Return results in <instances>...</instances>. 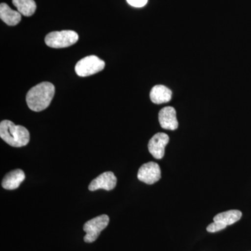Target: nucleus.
I'll list each match as a JSON object with an SVG mask.
<instances>
[{
  "label": "nucleus",
  "instance_id": "obj_1",
  "mask_svg": "<svg viewBox=\"0 0 251 251\" xmlns=\"http://www.w3.org/2000/svg\"><path fill=\"white\" fill-rule=\"evenodd\" d=\"M54 92V86L49 82H41L34 86L26 96L28 107L34 112L45 110L52 101Z\"/></svg>",
  "mask_w": 251,
  "mask_h": 251
},
{
  "label": "nucleus",
  "instance_id": "obj_2",
  "mask_svg": "<svg viewBox=\"0 0 251 251\" xmlns=\"http://www.w3.org/2000/svg\"><path fill=\"white\" fill-rule=\"evenodd\" d=\"M0 137L1 139L14 148L25 146L29 142V133L25 127L16 125L9 120L0 123Z\"/></svg>",
  "mask_w": 251,
  "mask_h": 251
},
{
  "label": "nucleus",
  "instance_id": "obj_3",
  "mask_svg": "<svg viewBox=\"0 0 251 251\" xmlns=\"http://www.w3.org/2000/svg\"><path fill=\"white\" fill-rule=\"evenodd\" d=\"M78 40V34L72 30L52 31L46 36V45L53 49H63L74 45Z\"/></svg>",
  "mask_w": 251,
  "mask_h": 251
},
{
  "label": "nucleus",
  "instance_id": "obj_4",
  "mask_svg": "<svg viewBox=\"0 0 251 251\" xmlns=\"http://www.w3.org/2000/svg\"><path fill=\"white\" fill-rule=\"evenodd\" d=\"M105 68V62L95 55L87 56L80 59L75 67L77 75L87 77L100 72Z\"/></svg>",
  "mask_w": 251,
  "mask_h": 251
},
{
  "label": "nucleus",
  "instance_id": "obj_5",
  "mask_svg": "<svg viewBox=\"0 0 251 251\" xmlns=\"http://www.w3.org/2000/svg\"><path fill=\"white\" fill-rule=\"evenodd\" d=\"M109 222L110 219L105 214L97 216L86 222L83 226V230L86 232L84 241L86 243L95 242L101 231L108 226Z\"/></svg>",
  "mask_w": 251,
  "mask_h": 251
},
{
  "label": "nucleus",
  "instance_id": "obj_6",
  "mask_svg": "<svg viewBox=\"0 0 251 251\" xmlns=\"http://www.w3.org/2000/svg\"><path fill=\"white\" fill-rule=\"evenodd\" d=\"M161 177V168L155 162L145 163L138 171V179L147 184H153Z\"/></svg>",
  "mask_w": 251,
  "mask_h": 251
},
{
  "label": "nucleus",
  "instance_id": "obj_7",
  "mask_svg": "<svg viewBox=\"0 0 251 251\" xmlns=\"http://www.w3.org/2000/svg\"><path fill=\"white\" fill-rule=\"evenodd\" d=\"M169 140V136L166 133H156L149 142V151L156 159H161L164 156L165 148Z\"/></svg>",
  "mask_w": 251,
  "mask_h": 251
},
{
  "label": "nucleus",
  "instance_id": "obj_8",
  "mask_svg": "<svg viewBox=\"0 0 251 251\" xmlns=\"http://www.w3.org/2000/svg\"><path fill=\"white\" fill-rule=\"evenodd\" d=\"M117 177L112 172H105L94 179L89 185L90 191H95L99 189L111 191L116 186Z\"/></svg>",
  "mask_w": 251,
  "mask_h": 251
},
{
  "label": "nucleus",
  "instance_id": "obj_9",
  "mask_svg": "<svg viewBox=\"0 0 251 251\" xmlns=\"http://www.w3.org/2000/svg\"><path fill=\"white\" fill-rule=\"evenodd\" d=\"M158 120L162 128L164 129L176 130L178 128L176 110L173 107H165L158 113Z\"/></svg>",
  "mask_w": 251,
  "mask_h": 251
},
{
  "label": "nucleus",
  "instance_id": "obj_10",
  "mask_svg": "<svg viewBox=\"0 0 251 251\" xmlns=\"http://www.w3.org/2000/svg\"><path fill=\"white\" fill-rule=\"evenodd\" d=\"M25 179V174L21 169H16L7 173L2 180L1 186L6 190H14L19 187Z\"/></svg>",
  "mask_w": 251,
  "mask_h": 251
},
{
  "label": "nucleus",
  "instance_id": "obj_11",
  "mask_svg": "<svg viewBox=\"0 0 251 251\" xmlns=\"http://www.w3.org/2000/svg\"><path fill=\"white\" fill-rule=\"evenodd\" d=\"M0 18L8 25L15 26L21 22V14L18 11L11 9L9 5L1 3L0 4Z\"/></svg>",
  "mask_w": 251,
  "mask_h": 251
},
{
  "label": "nucleus",
  "instance_id": "obj_12",
  "mask_svg": "<svg viewBox=\"0 0 251 251\" xmlns=\"http://www.w3.org/2000/svg\"><path fill=\"white\" fill-rule=\"evenodd\" d=\"M172 99V92L164 85H156L150 92V99L155 104L168 103Z\"/></svg>",
  "mask_w": 251,
  "mask_h": 251
},
{
  "label": "nucleus",
  "instance_id": "obj_13",
  "mask_svg": "<svg viewBox=\"0 0 251 251\" xmlns=\"http://www.w3.org/2000/svg\"><path fill=\"white\" fill-rule=\"evenodd\" d=\"M242 214L239 210H229L220 213L214 218V221L221 222L226 226L235 224L242 218Z\"/></svg>",
  "mask_w": 251,
  "mask_h": 251
},
{
  "label": "nucleus",
  "instance_id": "obj_14",
  "mask_svg": "<svg viewBox=\"0 0 251 251\" xmlns=\"http://www.w3.org/2000/svg\"><path fill=\"white\" fill-rule=\"evenodd\" d=\"M17 11L25 16H31L35 13L36 4L34 0H13Z\"/></svg>",
  "mask_w": 251,
  "mask_h": 251
},
{
  "label": "nucleus",
  "instance_id": "obj_15",
  "mask_svg": "<svg viewBox=\"0 0 251 251\" xmlns=\"http://www.w3.org/2000/svg\"><path fill=\"white\" fill-rule=\"evenodd\" d=\"M226 227H227V226L222 224V223L214 221V223L209 224V226H207L206 230H207V232L213 233V232H219V231L222 230V229L226 228Z\"/></svg>",
  "mask_w": 251,
  "mask_h": 251
},
{
  "label": "nucleus",
  "instance_id": "obj_16",
  "mask_svg": "<svg viewBox=\"0 0 251 251\" xmlns=\"http://www.w3.org/2000/svg\"><path fill=\"white\" fill-rule=\"evenodd\" d=\"M126 1L130 6L140 8L145 6L148 3V0H126Z\"/></svg>",
  "mask_w": 251,
  "mask_h": 251
}]
</instances>
